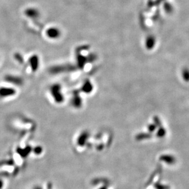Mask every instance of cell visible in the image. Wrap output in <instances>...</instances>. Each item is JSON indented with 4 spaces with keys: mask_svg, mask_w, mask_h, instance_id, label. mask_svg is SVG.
Wrapping results in <instances>:
<instances>
[{
    "mask_svg": "<svg viewBox=\"0 0 189 189\" xmlns=\"http://www.w3.org/2000/svg\"><path fill=\"white\" fill-rule=\"evenodd\" d=\"M15 91L14 89L8 87H1L0 88V97H8L14 95Z\"/></svg>",
    "mask_w": 189,
    "mask_h": 189,
    "instance_id": "6da1fadb",
    "label": "cell"
}]
</instances>
